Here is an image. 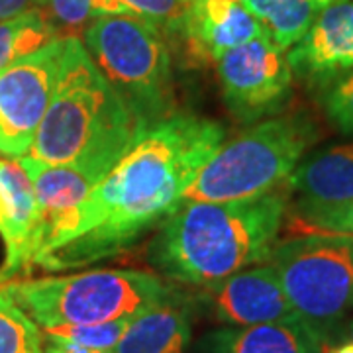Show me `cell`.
Here are the masks:
<instances>
[{"label": "cell", "instance_id": "obj_14", "mask_svg": "<svg viewBox=\"0 0 353 353\" xmlns=\"http://www.w3.org/2000/svg\"><path fill=\"white\" fill-rule=\"evenodd\" d=\"M179 34L196 63L210 65L267 32L241 0H192Z\"/></svg>", "mask_w": 353, "mask_h": 353}, {"label": "cell", "instance_id": "obj_26", "mask_svg": "<svg viewBox=\"0 0 353 353\" xmlns=\"http://www.w3.org/2000/svg\"><path fill=\"white\" fill-rule=\"evenodd\" d=\"M41 0H0V22L18 14L38 10Z\"/></svg>", "mask_w": 353, "mask_h": 353}, {"label": "cell", "instance_id": "obj_29", "mask_svg": "<svg viewBox=\"0 0 353 353\" xmlns=\"http://www.w3.org/2000/svg\"><path fill=\"white\" fill-rule=\"evenodd\" d=\"M347 340L353 341V322L347 326Z\"/></svg>", "mask_w": 353, "mask_h": 353}, {"label": "cell", "instance_id": "obj_3", "mask_svg": "<svg viewBox=\"0 0 353 353\" xmlns=\"http://www.w3.org/2000/svg\"><path fill=\"white\" fill-rule=\"evenodd\" d=\"M145 132L83 41L65 36L57 85L30 155L51 165L81 167L104 179Z\"/></svg>", "mask_w": 353, "mask_h": 353}, {"label": "cell", "instance_id": "obj_2", "mask_svg": "<svg viewBox=\"0 0 353 353\" xmlns=\"http://www.w3.org/2000/svg\"><path fill=\"white\" fill-rule=\"evenodd\" d=\"M287 204L279 190L245 201L183 202L161 222L148 261L163 277L190 287L269 261Z\"/></svg>", "mask_w": 353, "mask_h": 353}, {"label": "cell", "instance_id": "obj_6", "mask_svg": "<svg viewBox=\"0 0 353 353\" xmlns=\"http://www.w3.org/2000/svg\"><path fill=\"white\" fill-rule=\"evenodd\" d=\"M163 36L136 16L94 18L81 32L92 61L148 130L176 114L171 53Z\"/></svg>", "mask_w": 353, "mask_h": 353}, {"label": "cell", "instance_id": "obj_24", "mask_svg": "<svg viewBox=\"0 0 353 353\" xmlns=\"http://www.w3.org/2000/svg\"><path fill=\"white\" fill-rule=\"evenodd\" d=\"M322 106L326 118L338 132L353 134V71L334 79L324 87Z\"/></svg>", "mask_w": 353, "mask_h": 353}, {"label": "cell", "instance_id": "obj_23", "mask_svg": "<svg viewBox=\"0 0 353 353\" xmlns=\"http://www.w3.org/2000/svg\"><path fill=\"white\" fill-rule=\"evenodd\" d=\"M132 16L167 34H179L189 16L192 0H122Z\"/></svg>", "mask_w": 353, "mask_h": 353}, {"label": "cell", "instance_id": "obj_18", "mask_svg": "<svg viewBox=\"0 0 353 353\" xmlns=\"http://www.w3.org/2000/svg\"><path fill=\"white\" fill-rule=\"evenodd\" d=\"M330 0H241V4L261 22L269 38L289 51L314 24Z\"/></svg>", "mask_w": 353, "mask_h": 353}, {"label": "cell", "instance_id": "obj_11", "mask_svg": "<svg viewBox=\"0 0 353 353\" xmlns=\"http://www.w3.org/2000/svg\"><path fill=\"white\" fill-rule=\"evenodd\" d=\"M18 163L34 187L39 208L38 243L34 255L36 271L71 236L81 204L101 183L102 176L73 165L46 163L32 155L18 159Z\"/></svg>", "mask_w": 353, "mask_h": 353}, {"label": "cell", "instance_id": "obj_22", "mask_svg": "<svg viewBox=\"0 0 353 353\" xmlns=\"http://www.w3.org/2000/svg\"><path fill=\"white\" fill-rule=\"evenodd\" d=\"M292 224L299 232H326V234H347L353 236V201L332 204V206H296L290 214Z\"/></svg>", "mask_w": 353, "mask_h": 353}, {"label": "cell", "instance_id": "obj_12", "mask_svg": "<svg viewBox=\"0 0 353 353\" xmlns=\"http://www.w3.org/2000/svg\"><path fill=\"white\" fill-rule=\"evenodd\" d=\"M287 57L292 75L318 87L353 71V0H330Z\"/></svg>", "mask_w": 353, "mask_h": 353}, {"label": "cell", "instance_id": "obj_9", "mask_svg": "<svg viewBox=\"0 0 353 353\" xmlns=\"http://www.w3.org/2000/svg\"><path fill=\"white\" fill-rule=\"evenodd\" d=\"M63 46L65 38L51 39L0 69V155L12 161L30 155L57 85Z\"/></svg>", "mask_w": 353, "mask_h": 353}, {"label": "cell", "instance_id": "obj_8", "mask_svg": "<svg viewBox=\"0 0 353 353\" xmlns=\"http://www.w3.org/2000/svg\"><path fill=\"white\" fill-rule=\"evenodd\" d=\"M216 65L224 104L238 122L253 126L287 108L292 69L269 34L228 51Z\"/></svg>", "mask_w": 353, "mask_h": 353}, {"label": "cell", "instance_id": "obj_21", "mask_svg": "<svg viewBox=\"0 0 353 353\" xmlns=\"http://www.w3.org/2000/svg\"><path fill=\"white\" fill-rule=\"evenodd\" d=\"M132 318L102 322V324H83V326H57V328L43 330V336L53 340L73 343L79 347H87L94 352H110L122 340L128 324Z\"/></svg>", "mask_w": 353, "mask_h": 353}, {"label": "cell", "instance_id": "obj_20", "mask_svg": "<svg viewBox=\"0 0 353 353\" xmlns=\"http://www.w3.org/2000/svg\"><path fill=\"white\" fill-rule=\"evenodd\" d=\"M39 326L0 289V353H41Z\"/></svg>", "mask_w": 353, "mask_h": 353}, {"label": "cell", "instance_id": "obj_10", "mask_svg": "<svg viewBox=\"0 0 353 353\" xmlns=\"http://www.w3.org/2000/svg\"><path fill=\"white\" fill-rule=\"evenodd\" d=\"M192 303L226 326H255L303 320L289 303L275 267L253 265L226 279L210 283Z\"/></svg>", "mask_w": 353, "mask_h": 353}, {"label": "cell", "instance_id": "obj_19", "mask_svg": "<svg viewBox=\"0 0 353 353\" xmlns=\"http://www.w3.org/2000/svg\"><path fill=\"white\" fill-rule=\"evenodd\" d=\"M61 38L41 10L18 14L0 22V69L24 57L51 39Z\"/></svg>", "mask_w": 353, "mask_h": 353}, {"label": "cell", "instance_id": "obj_4", "mask_svg": "<svg viewBox=\"0 0 353 353\" xmlns=\"http://www.w3.org/2000/svg\"><path fill=\"white\" fill-rule=\"evenodd\" d=\"M318 138V126L306 112H281L265 118L212 153L187 187L183 202L263 196L289 181Z\"/></svg>", "mask_w": 353, "mask_h": 353}, {"label": "cell", "instance_id": "obj_1", "mask_svg": "<svg viewBox=\"0 0 353 353\" xmlns=\"http://www.w3.org/2000/svg\"><path fill=\"white\" fill-rule=\"evenodd\" d=\"M224 136V128L212 120L181 112L150 128L90 190L71 236L41 269L61 273L130 250L183 204L187 187Z\"/></svg>", "mask_w": 353, "mask_h": 353}, {"label": "cell", "instance_id": "obj_16", "mask_svg": "<svg viewBox=\"0 0 353 353\" xmlns=\"http://www.w3.org/2000/svg\"><path fill=\"white\" fill-rule=\"evenodd\" d=\"M196 306L185 294L171 292L128 324L112 353H185Z\"/></svg>", "mask_w": 353, "mask_h": 353}, {"label": "cell", "instance_id": "obj_13", "mask_svg": "<svg viewBox=\"0 0 353 353\" xmlns=\"http://www.w3.org/2000/svg\"><path fill=\"white\" fill-rule=\"evenodd\" d=\"M38 230L39 208L30 179L18 161L0 159V236L6 248L0 287L34 273Z\"/></svg>", "mask_w": 353, "mask_h": 353}, {"label": "cell", "instance_id": "obj_15", "mask_svg": "<svg viewBox=\"0 0 353 353\" xmlns=\"http://www.w3.org/2000/svg\"><path fill=\"white\" fill-rule=\"evenodd\" d=\"M326 340L304 320L228 326L206 334L199 353H326Z\"/></svg>", "mask_w": 353, "mask_h": 353}, {"label": "cell", "instance_id": "obj_5", "mask_svg": "<svg viewBox=\"0 0 353 353\" xmlns=\"http://www.w3.org/2000/svg\"><path fill=\"white\" fill-rule=\"evenodd\" d=\"M0 289L41 330L136 318L173 292L159 275L138 269L20 279Z\"/></svg>", "mask_w": 353, "mask_h": 353}, {"label": "cell", "instance_id": "obj_7", "mask_svg": "<svg viewBox=\"0 0 353 353\" xmlns=\"http://www.w3.org/2000/svg\"><path fill=\"white\" fill-rule=\"evenodd\" d=\"M294 312L328 341L353 306V236L306 232L269 257Z\"/></svg>", "mask_w": 353, "mask_h": 353}, {"label": "cell", "instance_id": "obj_27", "mask_svg": "<svg viewBox=\"0 0 353 353\" xmlns=\"http://www.w3.org/2000/svg\"><path fill=\"white\" fill-rule=\"evenodd\" d=\"M41 353H110V352H94V350L79 347V345H73V343H65V341L53 340V338L43 336Z\"/></svg>", "mask_w": 353, "mask_h": 353}, {"label": "cell", "instance_id": "obj_25", "mask_svg": "<svg viewBox=\"0 0 353 353\" xmlns=\"http://www.w3.org/2000/svg\"><path fill=\"white\" fill-rule=\"evenodd\" d=\"M50 24L61 34L69 32H83V28L92 22L90 0H41L39 8Z\"/></svg>", "mask_w": 353, "mask_h": 353}, {"label": "cell", "instance_id": "obj_17", "mask_svg": "<svg viewBox=\"0 0 353 353\" xmlns=\"http://www.w3.org/2000/svg\"><path fill=\"white\" fill-rule=\"evenodd\" d=\"M289 187L303 208L353 201V141L330 145L303 157L290 173Z\"/></svg>", "mask_w": 353, "mask_h": 353}, {"label": "cell", "instance_id": "obj_28", "mask_svg": "<svg viewBox=\"0 0 353 353\" xmlns=\"http://www.w3.org/2000/svg\"><path fill=\"white\" fill-rule=\"evenodd\" d=\"M326 353H353V341L347 340V341H343V343L334 345V347H328Z\"/></svg>", "mask_w": 353, "mask_h": 353}]
</instances>
